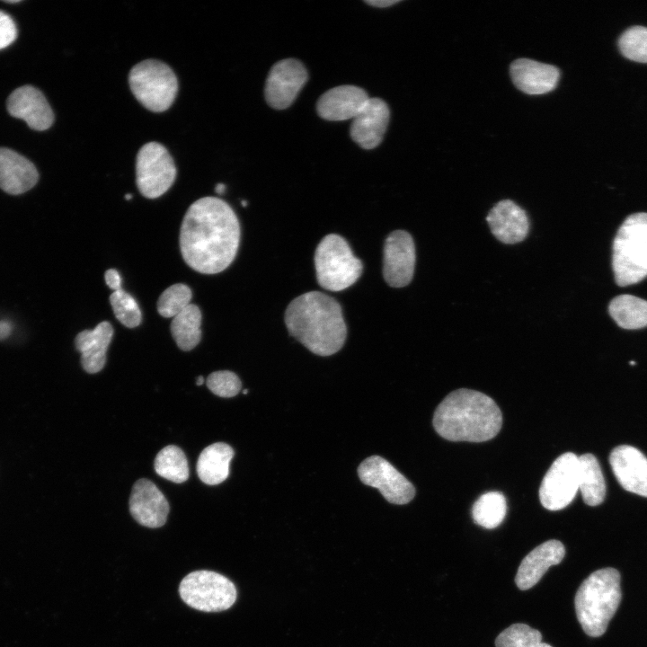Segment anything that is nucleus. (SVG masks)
Instances as JSON below:
<instances>
[{
  "mask_svg": "<svg viewBox=\"0 0 647 647\" xmlns=\"http://www.w3.org/2000/svg\"><path fill=\"white\" fill-rule=\"evenodd\" d=\"M240 225L233 208L223 199L203 197L188 208L180 229L184 261L202 274H216L235 260Z\"/></svg>",
  "mask_w": 647,
  "mask_h": 647,
  "instance_id": "obj_1",
  "label": "nucleus"
},
{
  "mask_svg": "<svg viewBox=\"0 0 647 647\" xmlns=\"http://www.w3.org/2000/svg\"><path fill=\"white\" fill-rule=\"evenodd\" d=\"M285 324L291 336L319 356L334 354L346 340L340 304L320 291L306 292L293 299L286 309Z\"/></svg>",
  "mask_w": 647,
  "mask_h": 647,
  "instance_id": "obj_2",
  "label": "nucleus"
},
{
  "mask_svg": "<svg viewBox=\"0 0 647 647\" xmlns=\"http://www.w3.org/2000/svg\"><path fill=\"white\" fill-rule=\"evenodd\" d=\"M432 423L436 432L448 440L483 442L499 433L502 414L490 396L460 388L448 394L439 404Z\"/></svg>",
  "mask_w": 647,
  "mask_h": 647,
  "instance_id": "obj_3",
  "label": "nucleus"
},
{
  "mask_svg": "<svg viewBox=\"0 0 647 647\" xmlns=\"http://www.w3.org/2000/svg\"><path fill=\"white\" fill-rule=\"evenodd\" d=\"M621 601L620 574L603 568L589 575L579 587L574 607L583 631L591 637L602 635Z\"/></svg>",
  "mask_w": 647,
  "mask_h": 647,
  "instance_id": "obj_4",
  "label": "nucleus"
},
{
  "mask_svg": "<svg viewBox=\"0 0 647 647\" xmlns=\"http://www.w3.org/2000/svg\"><path fill=\"white\" fill-rule=\"evenodd\" d=\"M612 266L621 287L647 277V213L630 215L619 227L613 242Z\"/></svg>",
  "mask_w": 647,
  "mask_h": 647,
  "instance_id": "obj_5",
  "label": "nucleus"
},
{
  "mask_svg": "<svg viewBox=\"0 0 647 647\" xmlns=\"http://www.w3.org/2000/svg\"><path fill=\"white\" fill-rule=\"evenodd\" d=\"M315 267L318 284L331 291H341L354 284L363 269L345 239L335 234L325 235L317 245Z\"/></svg>",
  "mask_w": 647,
  "mask_h": 647,
  "instance_id": "obj_6",
  "label": "nucleus"
},
{
  "mask_svg": "<svg viewBox=\"0 0 647 647\" xmlns=\"http://www.w3.org/2000/svg\"><path fill=\"white\" fill-rule=\"evenodd\" d=\"M129 83L137 100L154 112L169 109L178 92L175 74L168 65L156 59L136 64L129 72Z\"/></svg>",
  "mask_w": 647,
  "mask_h": 647,
  "instance_id": "obj_7",
  "label": "nucleus"
},
{
  "mask_svg": "<svg viewBox=\"0 0 647 647\" xmlns=\"http://www.w3.org/2000/svg\"><path fill=\"white\" fill-rule=\"evenodd\" d=\"M179 593L185 604L203 612L226 610L237 598L236 588L228 578L207 570L186 575L180 583Z\"/></svg>",
  "mask_w": 647,
  "mask_h": 647,
  "instance_id": "obj_8",
  "label": "nucleus"
},
{
  "mask_svg": "<svg viewBox=\"0 0 647 647\" xmlns=\"http://www.w3.org/2000/svg\"><path fill=\"white\" fill-rule=\"evenodd\" d=\"M176 167L167 149L158 142H148L138 151L136 160V183L147 199L164 194L174 182Z\"/></svg>",
  "mask_w": 647,
  "mask_h": 647,
  "instance_id": "obj_9",
  "label": "nucleus"
},
{
  "mask_svg": "<svg viewBox=\"0 0 647 647\" xmlns=\"http://www.w3.org/2000/svg\"><path fill=\"white\" fill-rule=\"evenodd\" d=\"M579 491V456L566 452L558 456L545 474L539 499L544 508L559 510L567 507Z\"/></svg>",
  "mask_w": 647,
  "mask_h": 647,
  "instance_id": "obj_10",
  "label": "nucleus"
},
{
  "mask_svg": "<svg viewBox=\"0 0 647 647\" xmlns=\"http://www.w3.org/2000/svg\"><path fill=\"white\" fill-rule=\"evenodd\" d=\"M361 482L378 489L384 498L394 504H406L415 495L412 483L387 460L379 456L366 458L358 467Z\"/></svg>",
  "mask_w": 647,
  "mask_h": 647,
  "instance_id": "obj_11",
  "label": "nucleus"
},
{
  "mask_svg": "<svg viewBox=\"0 0 647 647\" xmlns=\"http://www.w3.org/2000/svg\"><path fill=\"white\" fill-rule=\"evenodd\" d=\"M416 262L415 244L404 230L393 231L384 244L383 277L393 288L407 286L412 279Z\"/></svg>",
  "mask_w": 647,
  "mask_h": 647,
  "instance_id": "obj_12",
  "label": "nucleus"
},
{
  "mask_svg": "<svg viewBox=\"0 0 647 647\" xmlns=\"http://www.w3.org/2000/svg\"><path fill=\"white\" fill-rule=\"evenodd\" d=\"M304 65L294 58L282 59L272 66L266 79L265 99L277 110L289 107L307 81Z\"/></svg>",
  "mask_w": 647,
  "mask_h": 647,
  "instance_id": "obj_13",
  "label": "nucleus"
},
{
  "mask_svg": "<svg viewBox=\"0 0 647 647\" xmlns=\"http://www.w3.org/2000/svg\"><path fill=\"white\" fill-rule=\"evenodd\" d=\"M129 506L134 519L151 528L164 525L170 510L163 492L152 481L145 478L134 483Z\"/></svg>",
  "mask_w": 647,
  "mask_h": 647,
  "instance_id": "obj_14",
  "label": "nucleus"
},
{
  "mask_svg": "<svg viewBox=\"0 0 647 647\" xmlns=\"http://www.w3.org/2000/svg\"><path fill=\"white\" fill-rule=\"evenodd\" d=\"M390 117L388 105L380 98H369L350 124V137L364 149H373L382 141Z\"/></svg>",
  "mask_w": 647,
  "mask_h": 647,
  "instance_id": "obj_15",
  "label": "nucleus"
},
{
  "mask_svg": "<svg viewBox=\"0 0 647 647\" xmlns=\"http://www.w3.org/2000/svg\"><path fill=\"white\" fill-rule=\"evenodd\" d=\"M9 113L23 120L35 130L48 129L54 121V113L43 93L31 85L15 89L7 99Z\"/></svg>",
  "mask_w": 647,
  "mask_h": 647,
  "instance_id": "obj_16",
  "label": "nucleus"
},
{
  "mask_svg": "<svg viewBox=\"0 0 647 647\" xmlns=\"http://www.w3.org/2000/svg\"><path fill=\"white\" fill-rule=\"evenodd\" d=\"M612 471L626 491L647 497V457L636 448L622 445L609 456Z\"/></svg>",
  "mask_w": 647,
  "mask_h": 647,
  "instance_id": "obj_17",
  "label": "nucleus"
},
{
  "mask_svg": "<svg viewBox=\"0 0 647 647\" xmlns=\"http://www.w3.org/2000/svg\"><path fill=\"white\" fill-rule=\"evenodd\" d=\"M486 221L496 239L506 244L525 240L530 227L526 211L510 199L496 203L487 215Z\"/></svg>",
  "mask_w": 647,
  "mask_h": 647,
  "instance_id": "obj_18",
  "label": "nucleus"
},
{
  "mask_svg": "<svg viewBox=\"0 0 647 647\" xmlns=\"http://www.w3.org/2000/svg\"><path fill=\"white\" fill-rule=\"evenodd\" d=\"M510 71L514 85L532 95L554 90L560 78V70L556 66L528 58L514 60Z\"/></svg>",
  "mask_w": 647,
  "mask_h": 647,
  "instance_id": "obj_19",
  "label": "nucleus"
},
{
  "mask_svg": "<svg viewBox=\"0 0 647 647\" xmlns=\"http://www.w3.org/2000/svg\"><path fill=\"white\" fill-rule=\"evenodd\" d=\"M369 99L365 90L355 85H340L323 93L316 104L319 116L326 120L353 119Z\"/></svg>",
  "mask_w": 647,
  "mask_h": 647,
  "instance_id": "obj_20",
  "label": "nucleus"
},
{
  "mask_svg": "<svg viewBox=\"0 0 647 647\" xmlns=\"http://www.w3.org/2000/svg\"><path fill=\"white\" fill-rule=\"evenodd\" d=\"M565 555V548L558 540L551 539L537 545L522 560L515 583L521 590L536 585L552 565L562 562Z\"/></svg>",
  "mask_w": 647,
  "mask_h": 647,
  "instance_id": "obj_21",
  "label": "nucleus"
},
{
  "mask_svg": "<svg viewBox=\"0 0 647 647\" xmlns=\"http://www.w3.org/2000/svg\"><path fill=\"white\" fill-rule=\"evenodd\" d=\"M34 164L13 150L0 147V188L9 194H22L38 182Z\"/></svg>",
  "mask_w": 647,
  "mask_h": 647,
  "instance_id": "obj_22",
  "label": "nucleus"
},
{
  "mask_svg": "<svg viewBox=\"0 0 647 647\" xmlns=\"http://www.w3.org/2000/svg\"><path fill=\"white\" fill-rule=\"evenodd\" d=\"M113 336L111 323H99L93 330L80 332L75 340L76 350L81 353V364L89 374L101 371L106 363V352Z\"/></svg>",
  "mask_w": 647,
  "mask_h": 647,
  "instance_id": "obj_23",
  "label": "nucleus"
},
{
  "mask_svg": "<svg viewBox=\"0 0 647 647\" xmlns=\"http://www.w3.org/2000/svg\"><path fill=\"white\" fill-rule=\"evenodd\" d=\"M233 456V448L224 442H217L205 448L197 462V473L201 482L216 485L226 480Z\"/></svg>",
  "mask_w": 647,
  "mask_h": 647,
  "instance_id": "obj_24",
  "label": "nucleus"
},
{
  "mask_svg": "<svg viewBox=\"0 0 647 647\" xmlns=\"http://www.w3.org/2000/svg\"><path fill=\"white\" fill-rule=\"evenodd\" d=\"M579 490L587 505H599L605 499V479L600 465L592 454L579 456Z\"/></svg>",
  "mask_w": 647,
  "mask_h": 647,
  "instance_id": "obj_25",
  "label": "nucleus"
},
{
  "mask_svg": "<svg viewBox=\"0 0 647 647\" xmlns=\"http://www.w3.org/2000/svg\"><path fill=\"white\" fill-rule=\"evenodd\" d=\"M608 310L621 328L635 330L647 326V300L633 295H620L611 300Z\"/></svg>",
  "mask_w": 647,
  "mask_h": 647,
  "instance_id": "obj_26",
  "label": "nucleus"
},
{
  "mask_svg": "<svg viewBox=\"0 0 647 647\" xmlns=\"http://www.w3.org/2000/svg\"><path fill=\"white\" fill-rule=\"evenodd\" d=\"M201 320L200 309L194 304H190L173 318L171 333L182 350L189 351L199 343Z\"/></svg>",
  "mask_w": 647,
  "mask_h": 647,
  "instance_id": "obj_27",
  "label": "nucleus"
},
{
  "mask_svg": "<svg viewBox=\"0 0 647 647\" xmlns=\"http://www.w3.org/2000/svg\"><path fill=\"white\" fill-rule=\"evenodd\" d=\"M507 511L505 496L500 492H489L481 495L474 503V521L488 529L495 528L504 519Z\"/></svg>",
  "mask_w": 647,
  "mask_h": 647,
  "instance_id": "obj_28",
  "label": "nucleus"
},
{
  "mask_svg": "<svg viewBox=\"0 0 647 647\" xmlns=\"http://www.w3.org/2000/svg\"><path fill=\"white\" fill-rule=\"evenodd\" d=\"M154 468L158 475L176 483H182L189 478L186 456L174 445L166 446L158 452L155 458Z\"/></svg>",
  "mask_w": 647,
  "mask_h": 647,
  "instance_id": "obj_29",
  "label": "nucleus"
},
{
  "mask_svg": "<svg viewBox=\"0 0 647 647\" xmlns=\"http://www.w3.org/2000/svg\"><path fill=\"white\" fill-rule=\"evenodd\" d=\"M496 647H552L542 642L541 633L526 624H513L495 640Z\"/></svg>",
  "mask_w": 647,
  "mask_h": 647,
  "instance_id": "obj_30",
  "label": "nucleus"
},
{
  "mask_svg": "<svg viewBox=\"0 0 647 647\" xmlns=\"http://www.w3.org/2000/svg\"><path fill=\"white\" fill-rule=\"evenodd\" d=\"M192 292L182 283H176L167 288L159 297L157 311L163 317H174L191 303Z\"/></svg>",
  "mask_w": 647,
  "mask_h": 647,
  "instance_id": "obj_31",
  "label": "nucleus"
},
{
  "mask_svg": "<svg viewBox=\"0 0 647 647\" xmlns=\"http://www.w3.org/2000/svg\"><path fill=\"white\" fill-rule=\"evenodd\" d=\"M110 303L116 318L126 327L134 328L142 321V314L135 298L125 290L113 291Z\"/></svg>",
  "mask_w": 647,
  "mask_h": 647,
  "instance_id": "obj_32",
  "label": "nucleus"
},
{
  "mask_svg": "<svg viewBox=\"0 0 647 647\" xmlns=\"http://www.w3.org/2000/svg\"><path fill=\"white\" fill-rule=\"evenodd\" d=\"M618 46L628 59L647 63V28L634 26L627 29L621 35Z\"/></svg>",
  "mask_w": 647,
  "mask_h": 647,
  "instance_id": "obj_33",
  "label": "nucleus"
},
{
  "mask_svg": "<svg viewBox=\"0 0 647 647\" xmlns=\"http://www.w3.org/2000/svg\"><path fill=\"white\" fill-rule=\"evenodd\" d=\"M206 383L213 394L226 398L236 395L242 386L239 377L228 370L212 372Z\"/></svg>",
  "mask_w": 647,
  "mask_h": 647,
  "instance_id": "obj_34",
  "label": "nucleus"
},
{
  "mask_svg": "<svg viewBox=\"0 0 647 647\" xmlns=\"http://www.w3.org/2000/svg\"><path fill=\"white\" fill-rule=\"evenodd\" d=\"M17 37L16 25L12 17L0 11V49L11 45Z\"/></svg>",
  "mask_w": 647,
  "mask_h": 647,
  "instance_id": "obj_35",
  "label": "nucleus"
},
{
  "mask_svg": "<svg viewBox=\"0 0 647 647\" xmlns=\"http://www.w3.org/2000/svg\"><path fill=\"white\" fill-rule=\"evenodd\" d=\"M107 286L114 291L121 289V278L115 269H109L104 274Z\"/></svg>",
  "mask_w": 647,
  "mask_h": 647,
  "instance_id": "obj_36",
  "label": "nucleus"
},
{
  "mask_svg": "<svg viewBox=\"0 0 647 647\" xmlns=\"http://www.w3.org/2000/svg\"><path fill=\"white\" fill-rule=\"evenodd\" d=\"M399 0H366L365 3L376 6V7H388L390 5L399 3Z\"/></svg>",
  "mask_w": 647,
  "mask_h": 647,
  "instance_id": "obj_37",
  "label": "nucleus"
},
{
  "mask_svg": "<svg viewBox=\"0 0 647 647\" xmlns=\"http://www.w3.org/2000/svg\"><path fill=\"white\" fill-rule=\"evenodd\" d=\"M12 331V325L9 322L0 321V340H4L9 336Z\"/></svg>",
  "mask_w": 647,
  "mask_h": 647,
  "instance_id": "obj_38",
  "label": "nucleus"
},
{
  "mask_svg": "<svg viewBox=\"0 0 647 647\" xmlns=\"http://www.w3.org/2000/svg\"><path fill=\"white\" fill-rule=\"evenodd\" d=\"M226 191V185L223 183H217L215 188V191L218 194L224 193Z\"/></svg>",
  "mask_w": 647,
  "mask_h": 647,
  "instance_id": "obj_39",
  "label": "nucleus"
},
{
  "mask_svg": "<svg viewBox=\"0 0 647 647\" xmlns=\"http://www.w3.org/2000/svg\"><path fill=\"white\" fill-rule=\"evenodd\" d=\"M203 382H204L203 377H202V376H199V377H197V379H196V385H197V386H200V385L203 384Z\"/></svg>",
  "mask_w": 647,
  "mask_h": 647,
  "instance_id": "obj_40",
  "label": "nucleus"
},
{
  "mask_svg": "<svg viewBox=\"0 0 647 647\" xmlns=\"http://www.w3.org/2000/svg\"><path fill=\"white\" fill-rule=\"evenodd\" d=\"M4 2H5V3H8V4H16V3H19L20 1H15V0L10 1V0H6V1H4Z\"/></svg>",
  "mask_w": 647,
  "mask_h": 647,
  "instance_id": "obj_41",
  "label": "nucleus"
},
{
  "mask_svg": "<svg viewBox=\"0 0 647 647\" xmlns=\"http://www.w3.org/2000/svg\"><path fill=\"white\" fill-rule=\"evenodd\" d=\"M125 198H126V199H130L132 198V195H131V194H127V195L125 196Z\"/></svg>",
  "mask_w": 647,
  "mask_h": 647,
  "instance_id": "obj_42",
  "label": "nucleus"
},
{
  "mask_svg": "<svg viewBox=\"0 0 647 647\" xmlns=\"http://www.w3.org/2000/svg\"><path fill=\"white\" fill-rule=\"evenodd\" d=\"M242 205H243V206H246V205H247V202L244 200V201L242 202Z\"/></svg>",
  "mask_w": 647,
  "mask_h": 647,
  "instance_id": "obj_43",
  "label": "nucleus"
},
{
  "mask_svg": "<svg viewBox=\"0 0 647 647\" xmlns=\"http://www.w3.org/2000/svg\"><path fill=\"white\" fill-rule=\"evenodd\" d=\"M243 393H244V394H247V393H248V390L245 389V390L243 391Z\"/></svg>",
  "mask_w": 647,
  "mask_h": 647,
  "instance_id": "obj_44",
  "label": "nucleus"
}]
</instances>
